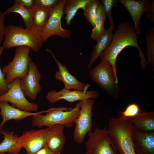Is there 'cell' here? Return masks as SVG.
I'll return each instance as SVG.
<instances>
[{
  "mask_svg": "<svg viewBox=\"0 0 154 154\" xmlns=\"http://www.w3.org/2000/svg\"><path fill=\"white\" fill-rule=\"evenodd\" d=\"M80 108L74 121L75 126L73 137L78 144L82 143L86 135L91 131L92 126V108L94 102L92 99L81 101Z\"/></svg>",
  "mask_w": 154,
  "mask_h": 154,
  "instance_id": "8",
  "label": "cell"
},
{
  "mask_svg": "<svg viewBox=\"0 0 154 154\" xmlns=\"http://www.w3.org/2000/svg\"><path fill=\"white\" fill-rule=\"evenodd\" d=\"M60 0H35V6L42 9H52L59 3Z\"/></svg>",
  "mask_w": 154,
  "mask_h": 154,
  "instance_id": "30",
  "label": "cell"
},
{
  "mask_svg": "<svg viewBox=\"0 0 154 154\" xmlns=\"http://www.w3.org/2000/svg\"><path fill=\"white\" fill-rule=\"evenodd\" d=\"M147 17L148 20L152 23H154V1L149 10L147 12Z\"/></svg>",
  "mask_w": 154,
  "mask_h": 154,
  "instance_id": "34",
  "label": "cell"
},
{
  "mask_svg": "<svg viewBox=\"0 0 154 154\" xmlns=\"http://www.w3.org/2000/svg\"><path fill=\"white\" fill-rule=\"evenodd\" d=\"M99 96L98 92L95 90L70 91L64 88L57 92L55 90L48 91L46 98L50 103H54L61 100L72 103L86 99L97 98Z\"/></svg>",
  "mask_w": 154,
  "mask_h": 154,
  "instance_id": "13",
  "label": "cell"
},
{
  "mask_svg": "<svg viewBox=\"0 0 154 154\" xmlns=\"http://www.w3.org/2000/svg\"><path fill=\"white\" fill-rule=\"evenodd\" d=\"M5 16L3 13L0 12V44L3 42L6 28L4 25Z\"/></svg>",
  "mask_w": 154,
  "mask_h": 154,
  "instance_id": "32",
  "label": "cell"
},
{
  "mask_svg": "<svg viewBox=\"0 0 154 154\" xmlns=\"http://www.w3.org/2000/svg\"><path fill=\"white\" fill-rule=\"evenodd\" d=\"M80 105V101L72 108H50L46 110L44 115L41 114L32 116V123L33 126L39 128L44 126L50 127L56 124L71 127L74 125L75 120L78 116Z\"/></svg>",
  "mask_w": 154,
  "mask_h": 154,
  "instance_id": "4",
  "label": "cell"
},
{
  "mask_svg": "<svg viewBox=\"0 0 154 154\" xmlns=\"http://www.w3.org/2000/svg\"><path fill=\"white\" fill-rule=\"evenodd\" d=\"M42 33L22 26L10 25L6 27L3 42L4 48L9 49L15 47L27 46L35 52L39 51L44 43Z\"/></svg>",
  "mask_w": 154,
  "mask_h": 154,
  "instance_id": "2",
  "label": "cell"
},
{
  "mask_svg": "<svg viewBox=\"0 0 154 154\" xmlns=\"http://www.w3.org/2000/svg\"><path fill=\"white\" fill-rule=\"evenodd\" d=\"M137 37L134 27L128 22H121L118 24L117 29L113 35L109 45L100 56L102 61L109 62L117 77V57L121 51L128 46H132L138 49L141 58V68L143 70L145 69L147 64L146 59L138 45Z\"/></svg>",
  "mask_w": 154,
  "mask_h": 154,
  "instance_id": "1",
  "label": "cell"
},
{
  "mask_svg": "<svg viewBox=\"0 0 154 154\" xmlns=\"http://www.w3.org/2000/svg\"><path fill=\"white\" fill-rule=\"evenodd\" d=\"M106 19V16L103 6L100 2L98 7L97 14L94 21V26L92 30L91 37L96 42L104 33L106 29L104 23Z\"/></svg>",
  "mask_w": 154,
  "mask_h": 154,
  "instance_id": "23",
  "label": "cell"
},
{
  "mask_svg": "<svg viewBox=\"0 0 154 154\" xmlns=\"http://www.w3.org/2000/svg\"><path fill=\"white\" fill-rule=\"evenodd\" d=\"M0 133L4 135L3 139L0 143V154L5 153L18 154L22 148L19 141V137L14 135V132L8 130H0Z\"/></svg>",
  "mask_w": 154,
  "mask_h": 154,
  "instance_id": "20",
  "label": "cell"
},
{
  "mask_svg": "<svg viewBox=\"0 0 154 154\" xmlns=\"http://www.w3.org/2000/svg\"><path fill=\"white\" fill-rule=\"evenodd\" d=\"M66 0H60L58 5L52 9L48 19L42 32L44 42L47 39L53 36H58L63 38H68L72 32L63 28L61 19Z\"/></svg>",
  "mask_w": 154,
  "mask_h": 154,
  "instance_id": "9",
  "label": "cell"
},
{
  "mask_svg": "<svg viewBox=\"0 0 154 154\" xmlns=\"http://www.w3.org/2000/svg\"><path fill=\"white\" fill-rule=\"evenodd\" d=\"M135 129L127 119L113 117L109 120L108 132L119 154H136L132 136Z\"/></svg>",
  "mask_w": 154,
  "mask_h": 154,
  "instance_id": "3",
  "label": "cell"
},
{
  "mask_svg": "<svg viewBox=\"0 0 154 154\" xmlns=\"http://www.w3.org/2000/svg\"><path fill=\"white\" fill-rule=\"evenodd\" d=\"M141 110L139 106L136 103L130 104L123 111L119 113V118L123 119H126L133 117L138 115Z\"/></svg>",
  "mask_w": 154,
  "mask_h": 154,
  "instance_id": "29",
  "label": "cell"
},
{
  "mask_svg": "<svg viewBox=\"0 0 154 154\" xmlns=\"http://www.w3.org/2000/svg\"><path fill=\"white\" fill-rule=\"evenodd\" d=\"M35 154H56L52 152L47 145L44 146Z\"/></svg>",
  "mask_w": 154,
  "mask_h": 154,
  "instance_id": "35",
  "label": "cell"
},
{
  "mask_svg": "<svg viewBox=\"0 0 154 154\" xmlns=\"http://www.w3.org/2000/svg\"><path fill=\"white\" fill-rule=\"evenodd\" d=\"M90 0H67L64 5L63 13L67 25H70L78 10L82 9Z\"/></svg>",
  "mask_w": 154,
  "mask_h": 154,
  "instance_id": "25",
  "label": "cell"
},
{
  "mask_svg": "<svg viewBox=\"0 0 154 154\" xmlns=\"http://www.w3.org/2000/svg\"><path fill=\"white\" fill-rule=\"evenodd\" d=\"M33 9V20L31 29L34 31L42 33L52 9H42L35 6Z\"/></svg>",
  "mask_w": 154,
  "mask_h": 154,
  "instance_id": "24",
  "label": "cell"
},
{
  "mask_svg": "<svg viewBox=\"0 0 154 154\" xmlns=\"http://www.w3.org/2000/svg\"><path fill=\"white\" fill-rule=\"evenodd\" d=\"M136 154H154V132L135 129L132 134Z\"/></svg>",
  "mask_w": 154,
  "mask_h": 154,
  "instance_id": "16",
  "label": "cell"
},
{
  "mask_svg": "<svg viewBox=\"0 0 154 154\" xmlns=\"http://www.w3.org/2000/svg\"><path fill=\"white\" fill-rule=\"evenodd\" d=\"M127 9L134 24V28L137 34H140L139 21L142 15L147 12L153 1L151 0H119Z\"/></svg>",
  "mask_w": 154,
  "mask_h": 154,
  "instance_id": "15",
  "label": "cell"
},
{
  "mask_svg": "<svg viewBox=\"0 0 154 154\" xmlns=\"http://www.w3.org/2000/svg\"><path fill=\"white\" fill-rule=\"evenodd\" d=\"M31 49L27 46L17 47L13 60L3 68L2 72L8 84L15 79L22 78L27 75L30 64L32 61L29 54Z\"/></svg>",
  "mask_w": 154,
  "mask_h": 154,
  "instance_id": "6",
  "label": "cell"
},
{
  "mask_svg": "<svg viewBox=\"0 0 154 154\" xmlns=\"http://www.w3.org/2000/svg\"><path fill=\"white\" fill-rule=\"evenodd\" d=\"M119 2V0H102L101 3L106 16L108 18L110 24L109 27L112 31L114 30L115 27L112 15V9L113 7H117Z\"/></svg>",
  "mask_w": 154,
  "mask_h": 154,
  "instance_id": "28",
  "label": "cell"
},
{
  "mask_svg": "<svg viewBox=\"0 0 154 154\" xmlns=\"http://www.w3.org/2000/svg\"><path fill=\"white\" fill-rule=\"evenodd\" d=\"M46 110L36 112H31L20 110L11 106L8 102L5 101H0V115L2 120L0 124V130L4 124L10 120L19 121L26 117L34 116L44 113Z\"/></svg>",
  "mask_w": 154,
  "mask_h": 154,
  "instance_id": "17",
  "label": "cell"
},
{
  "mask_svg": "<svg viewBox=\"0 0 154 154\" xmlns=\"http://www.w3.org/2000/svg\"><path fill=\"white\" fill-rule=\"evenodd\" d=\"M52 56L57 64L59 70L56 72L55 77L56 79L63 82L64 88L68 90L73 89L78 90H86L89 86L79 81L76 77L71 74L68 68L62 65L55 57L53 53L50 49H46Z\"/></svg>",
  "mask_w": 154,
  "mask_h": 154,
  "instance_id": "14",
  "label": "cell"
},
{
  "mask_svg": "<svg viewBox=\"0 0 154 154\" xmlns=\"http://www.w3.org/2000/svg\"><path fill=\"white\" fill-rule=\"evenodd\" d=\"M113 31L109 27L106 29L104 33L98 40L97 43L93 49L90 61L88 65L91 68L92 65L100 57L102 53L109 46L112 40L113 34Z\"/></svg>",
  "mask_w": 154,
  "mask_h": 154,
  "instance_id": "21",
  "label": "cell"
},
{
  "mask_svg": "<svg viewBox=\"0 0 154 154\" xmlns=\"http://www.w3.org/2000/svg\"><path fill=\"white\" fill-rule=\"evenodd\" d=\"M41 77L37 66L31 61L27 75L20 78V87L25 96L32 100L36 99L42 89L39 83Z\"/></svg>",
  "mask_w": 154,
  "mask_h": 154,
  "instance_id": "12",
  "label": "cell"
},
{
  "mask_svg": "<svg viewBox=\"0 0 154 154\" xmlns=\"http://www.w3.org/2000/svg\"><path fill=\"white\" fill-rule=\"evenodd\" d=\"M146 53L148 61L147 63L151 64L154 70V28L151 27V29L147 33Z\"/></svg>",
  "mask_w": 154,
  "mask_h": 154,
  "instance_id": "27",
  "label": "cell"
},
{
  "mask_svg": "<svg viewBox=\"0 0 154 154\" xmlns=\"http://www.w3.org/2000/svg\"><path fill=\"white\" fill-rule=\"evenodd\" d=\"M3 46H0V58L4 49ZM9 84L6 82L5 76L0 67V95L6 93L9 88Z\"/></svg>",
  "mask_w": 154,
  "mask_h": 154,
  "instance_id": "31",
  "label": "cell"
},
{
  "mask_svg": "<svg viewBox=\"0 0 154 154\" xmlns=\"http://www.w3.org/2000/svg\"><path fill=\"white\" fill-rule=\"evenodd\" d=\"M135 129L144 132H154V112L141 110L136 116L127 119Z\"/></svg>",
  "mask_w": 154,
  "mask_h": 154,
  "instance_id": "19",
  "label": "cell"
},
{
  "mask_svg": "<svg viewBox=\"0 0 154 154\" xmlns=\"http://www.w3.org/2000/svg\"><path fill=\"white\" fill-rule=\"evenodd\" d=\"M24 7L29 9H33L35 7V0H17Z\"/></svg>",
  "mask_w": 154,
  "mask_h": 154,
  "instance_id": "33",
  "label": "cell"
},
{
  "mask_svg": "<svg viewBox=\"0 0 154 154\" xmlns=\"http://www.w3.org/2000/svg\"><path fill=\"white\" fill-rule=\"evenodd\" d=\"M99 2L98 0H90L82 9L86 19L93 27Z\"/></svg>",
  "mask_w": 154,
  "mask_h": 154,
  "instance_id": "26",
  "label": "cell"
},
{
  "mask_svg": "<svg viewBox=\"0 0 154 154\" xmlns=\"http://www.w3.org/2000/svg\"><path fill=\"white\" fill-rule=\"evenodd\" d=\"M49 127L33 129L23 133L19 137V143L27 154H35L46 145Z\"/></svg>",
  "mask_w": 154,
  "mask_h": 154,
  "instance_id": "11",
  "label": "cell"
},
{
  "mask_svg": "<svg viewBox=\"0 0 154 154\" xmlns=\"http://www.w3.org/2000/svg\"><path fill=\"white\" fill-rule=\"evenodd\" d=\"M64 127L63 125L56 124L49 127L46 145L52 152L56 154H60L65 145Z\"/></svg>",
  "mask_w": 154,
  "mask_h": 154,
  "instance_id": "18",
  "label": "cell"
},
{
  "mask_svg": "<svg viewBox=\"0 0 154 154\" xmlns=\"http://www.w3.org/2000/svg\"><path fill=\"white\" fill-rule=\"evenodd\" d=\"M13 3V5L7 8L3 13L4 15L11 13L19 14L23 19L26 28L31 29L33 20V9L26 8L17 0H14Z\"/></svg>",
  "mask_w": 154,
  "mask_h": 154,
  "instance_id": "22",
  "label": "cell"
},
{
  "mask_svg": "<svg viewBox=\"0 0 154 154\" xmlns=\"http://www.w3.org/2000/svg\"><path fill=\"white\" fill-rule=\"evenodd\" d=\"M20 78L15 79L9 84V88L4 94L0 95V101L11 103L12 106L28 112L37 111L38 105L29 102L26 98L20 86Z\"/></svg>",
  "mask_w": 154,
  "mask_h": 154,
  "instance_id": "10",
  "label": "cell"
},
{
  "mask_svg": "<svg viewBox=\"0 0 154 154\" xmlns=\"http://www.w3.org/2000/svg\"><path fill=\"white\" fill-rule=\"evenodd\" d=\"M88 134L84 154H118L109 136L107 127H97Z\"/></svg>",
  "mask_w": 154,
  "mask_h": 154,
  "instance_id": "7",
  "label": "cell"
},
{
  "mask_svg": "<svg viewBox=\"0 0 154 154\" xmlns=\"http://www.w3.org/2000/svg\"><path fill=\"white\" fill-rule=\"evenodd\" d=\"M91 80L108 95L117 98L121 90L118 80L108 61H102L90 71Z\"/></svg>",
  "mask_w": 154,
  "mask_h": 154,
  "instance_id": "5",
  "label": "cell"
}]
</instances>
